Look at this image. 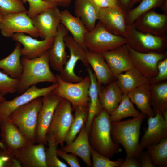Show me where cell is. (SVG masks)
Listing matches in <instances>:
<instances>
[{
	"label": "cell",
	"instance_id": "obj_1",
	"mask_svg": "<svg viewBox=\"0 0 167 167\" xmlns=\"http://www.w3.org/2000/svg\"><path fill=\"white\" fill-rule=\"evenodd\" d=\"M111 131L109 115L103 109L93 119L89 132V138L91 147L109 158L122 151L119 144L113 141Z\"/></svg>",
	"mask_w": 167,
	"mask_h": 167
},
{
	"label": "cell",
	"instance_id": "obj_2",
	"mask_svg": "<svg viewBox=\"0 0 167 167\" xmlns=\"http://www.w3.org/2000/svg\"><path fill=\"white\" fill-rule=\"evenodd\" d=\"M23 71L19 79L18 93H22L31 86L41 82H57L50 68L48 51L42 55L29 59L21 58Z\"/></svg>",
	"mask_w": 167,
	"mask_h": 167
},
{
	"label": "cell",
	"instance_id": "obj_3",
	"mask_svg": "<svg viewBox=\"0 0 167 167\" xmlns=\"http://www.w3.org/2000/svg\"><path fill=\"white\" fill-rule=\"evenodd\" d=\"M145 116L141 113L131 119L111 122L112 139L115 143L122 146L127 156L139 158L141 153L139 139L141 124Z\"/></svg>",
	"mask_w": 167,
	"mask_h": 167
},
{
	"label": "cell",
	"instance_id": "obj_4",
	"mask_svg": "<svg viewBox=\"0 0 167 167\" xmlns=\"http://www.w3.org/2000/svg\"><path fill=\"white\" fill-rule=\"evenodd\" d=\"M42 98H36L14 110L8 117L31 142L35 143L36 131Z\"/></svg>",
	"mask_w": 167,
	"mask_h": 167
},
{
	"label": "cell",
	"instance_id": "obj_5",
	"mask_svg": "<svg viewBox=\"0 0 167 167\" xmlns=\"http://www.w3.org/2000/svg\"><path fill=\"white\" fill-rule=\"evenodd\" d=\"M72 108L67 100L62 98L55 109L48 129L47 139L58 146H63L70 131L73 119Z\"/></svg>",
	"mask_w": 167,
	"mask_h": 167
},
{
	"label": "cell",
	"instance_id": "obj_6",
	"mask_svg": "<svg viewBox=\"0 0 167 167\" xmlns=\"http://www.w3.org/2000/svg\"><path fill=\"white\" fill-rule=\"evenodd\" d=\"M84 41L87 49L100 53L114 49L127 43V39L111 33L100 22L92 30L86 33Z\"/></svg>",
	"mask_w": 167,
	"mask_h": 167
},
{
	"label": "cell",
	"instance_id": "obj_7",
	"mask_svg": "<svg viewBox=\"0 0 167 167\" xmlns=\"http://www.w3.org/2000/svg\"><path fill=\"white\" fill-rule=\"evenodd\" d=\"M56 76L58 85L52 92L53 93L68 101L73 110L79 106H88L90 80L88 75L81 81L72 83L63 80L58 74Z\"/></svg>",
	"mask_w": 167,
	"mask_h": 167
},
{
	"label": "cell",
	"instance_id": "obj_8",
	"mask_svg": "<svg viewBox=\"0 0 167 167\" xmlns=\"http://www.w3.org/2000/svg\"><path fill=\"white\" fill-rule=\"evenodd\" d=\"M66 47L70 51V57L62 70L58 74L63 80L70 83H77L83 78L77 75L75 69L77 62L80 61L87 68L90 67L88 62L85 49L77 42L72 36L67 35L64 38Z\"/></svg>",
	"mask_w": 167,
	"mask_h": 167
},
{
	"label": "cell",
	"instance_id": "obj_9",
	"mask_svg": "<svg viewBox=\"0 0 167 167\" xmlns=\"http://www.w3.org/2000/svg\"><path fill=\"white\" fill-rule=\"evenodd\" d=\"M0 31L7 37H11L16 33H27L34 38L39 36V31L28 15L27 11L3 16L0 23Z\"/></svg>",
	"mask_w": 167,
	"mask_h": 167
},
{
	"label": "cell",
	"instance_id": "obj_10",
	"mask_svg": "<svg viewBox=\"0 0 167 167\" xmlns=\"http://www.w3.org/2000/svg\"><path fill=\"white\" fill-rule=\"evenodd\" d=\"M62 98L52 92L42 98L41 107L38 113L36 131L35 142L47 143V135L58 104Z\"/></svg>",
	"mask_w": 167,
	"mask_h": 167
},
{
	"label": "cell",
	"instance_id": "obj_11",
	"mask_svg": "<svg viewBox=\"0 0 167 167\" xmlns=\"http://www.w3.org/2000/svg\"><path fill=\"white\" fill-rule=\"evenodd\" d=\"M56 83L42 88L36 85L32 86L20 95L10 101H3L0 104V124L5 118L18 107L24 105L35 99L43 96L52 92L58 86Z\"/></svg>",
	"mask_w": 167,
	"mask_h": 167
},
{
	"label": "cell",
	"instance_id": "obj_12",
	"mask_svg": "<svg viewBox=\"0 0 167 167\" xmlns=\"http://www.w3.org/2000/svg\"><path fill=\"white\" fill-rule=\"evenodd\" d=\"M134 67L150 79L157 74L158 62L166 58L164 54L155 52L148 53L137 51L126 44Z\"/></svg>",
	"mask_w": 167,
	"mask_h": 167
},
{
	"label": "cell",
	"instance_id": "obj_13",
	"mask_svg": "<svg viewBox=\"0 0 167 167\" xmlns=\"http://www.w3.org/2000/svg\"><path fill=\"white\" fill-rule=\"evenodd\" d=\"M61 11L57 7H53L31 18L33 25L43 39L54 38L61 23Z\"/></svg>",
	"mask_w": 167,
	"mask_h": 167
},
{
	"label": "cell",
	"instance_id": "obj_14",
	"mask_svg": "<svg viewBox=\"0 0 167 167\" xmlns=\"http://www.w3.org/2000/svg\"><path fill=\"white\" fill-rule=\"evenodd\" d=\"M45 145L30 142L12 153L21 167H47Z\"/></svg>",
	"mask_w": 167,
	"mask_h": 167
},
{
	"label": "cell",
	"instance_id": "obj_15",
	"mask_svg": "<svg viewBox=\"0 0 167 167\" xmlns=\"http://www.w3.org/2000/svg\"><path fill=\"white\" fill-rule=\"evenodd\" d=\"M12 39L22 44V56L31 59L39 57L47 52L52 46L54 38L38 40L23 33H16L11 37Z\"/></svg>",
	"mask_w": 167,
	"mask_h": 167
},
{
	"label": "cell",
	"instance_id": "obj_16",
	"mask_svg": "<svg viewBox=\"0 0 167 167\" xmlns=\"http://www.w3.org/2000/svg\"><path fill=\"white\" fill-rule=\"evenodd\" d=\"M0 130V141L11 152L31 142L9 117L1 123Z\"/></svg>",
	"mask_w": 167,
	"mask_h": 167
},
{
	"label": "cell",
	"instance_id": "obj_17",
	"mask_svg": "<svg viewBox=\"0 0 167 167\" xmlns=\"http://www.w3.org/2000/svg\"><path fill=\"white\" fill-rule=\"evenodd\" d=\"M98 20L111 33L126 36L124 12L119 6L100 8Z\"/></svg>",
	"mask_w": 167,
	"mask_h": 167
},
{
	"label": "cell",
	"instance_id": "obj_18",
	"mask_svg": "<svg viewBox=\"0 0 167 167\" xmlns=\"http://www.w3.org/2000/svg\"><path fill=\"white\" fill-rule=\"evenodd\" d=\"M68 31L62 24L59 25L57 34L54 38L53 45L48 50L50 65L54 70L60 72L67 60L64 41Z\"/></svg>",
	"mask_w": 167,
	"mask_h": 167
},
{
	"label": "cell",
	"instance_id": "obj_19",
	"mask_svg": "<svg viewBox=\"0 0 167 167\" xmlns=\"http://www.w3.org/2000/svg\"><path fill=\"white\" fill-rule=\"evenodd\" d=\"M148 127L139 143L142 152L148 145L155 144L167 138V120L162 114L157 113L155 116L148 117Z\"/></svg>",
	"mask_w": 167,
	"mask_h": 167
},
{
	"label": "cell",
	"instance_id": "obj_20",
	"mask_svg": "<svg viewBox=\"0 0 167 167\" xmlns=\"http://www.w3.org/2000/svg\"><path fill=\"white\" fill-rule=\"evenodd\" d=\"M126 44L102 53L115 79L119 74L134 67Z\"/></svg>",
	"mask_w": 167,
	"mask_h": 167
},
{
	"label": "cell",
	"instance_id": "obj_21",
	"mask_svg": "<svg viewBox=\"0 0 167 167\" xmlns=\"http://www.w3.org/2000/svg\"><path fill=\"white\" fill-rule=\"evenodd\" d=\"M85 125L75 139L60 149L79 156L88 167H92L91 160L92 147L89 140V133Z\"/></svg>",
	"mask_w": 167,
	"mask_h": 167
},
{
	"label": "cell",
	"instance_id": "obj_22",
	"mask_svg": "<svg viewBox=\"0 0 167 167\" xmlns=\"http://www.w3.org/2000/svg\"><path fill=\"white\" fill-rule=\"evenodd\" d=\"M86 55L88 62L100 85L105 86L115 79L102 53L86 49Z\"/></svg>",
	"mask_w": 167,
	"mask_h": 167
},
{
	"label": "cell",
	"instance_id": "obj_23",
	"mask_svg": "<svg viewBox=\"0 0 167 167\" xmlns=\"http://www.w3.org/2000/svg\"><path fill=\"white\" fill-rule=\"evenodd\" d=\"M100 8L92 0H75V14L80 18L88 32L95 27L98 20Z\"/></svg>",
	"mask_w": 167,
	"mask_h": 167
},
{
	"label": "cell",
	"instance_id": "obj_24",
	"mask_svg": "<svg viewBox=\"0 0 167 167\" xmlns=\"http://www.w3.org/2000/svg\"><path fill=\"white\" fill-rule=\"evenodd\" d=\"M87 71L90 80L89 89L88 115L85 123V127L89 132L94 117L103 109L99 99V93L102 88L98 83L95 75L90 67L87 68Z\"/></svg>",
	"mask_w": 167,
	"mask_h": 167
},
{
	"label": "cell",
	"instance_id": "obj_25",
	"mask_svg": "<svg viewBox=\"0 0 167 167\" xmlns=\"http://www.w3.org/2000/svg\"><path fill=\"white\" fill-rule=\"evenodd\" d=\"M122 93L116 79L101 88L99 99L103 109L110 115L121 102Z\"/></svg>",
	"mask_w": 167,
	"mask_h": 167
},
{
	"label": "cell",
	"instance_id": "obj_26",
	"mask_svg": "<svg viewBox=\"0 0 167 167\" xmlns=\"http://www.w3.org/2000/svg\"><path fill=\"white\" fill-rule=\"evenodd\" d=\"M132 32L135 39L127 44L134 49L142 52L148 53L161 50L163 42L161 38L149 33L139 32L135 28Z\"/></svg>",
	"mask_w": 167,
	"mask_h": 167
},
{
	"label": "cell",
	"instance_id": "obj_27",
	"mask_svg": "<svg viewBox=\"0 0 167 167\" xmlns=\"http://www.w3.org/2000/svg\"><path fill=\"white\" fill-rule=\"evenodd\" d=\"M131 101L136 106L141 113L148 117L154 116L150 103L151 91L150 84L141 85L127 93Z\"/></svg>",
	"mask_w": 167,
	"mask_h": 167
},
{
	"label": "cell",
	"instance_id": "obj_28",
	"mask_svg": "<svg viewBox=\"0 0 167 167\" xmlns=\"http://www.w3.org/2000/svg\"><path fill=\"white\" fill-rule=\"evenodd\" d=\"M60 20L61 23L70 32L74 39L85 49H87L84 40L88 31L80 18L65 10L61 11Z\"/></svg>",
	"mask_w": 167,
	"mask_h": 167
},
{
	"label": "cell",
	"instance_id": "obj_29",
	"mask_svg": "<svg viewBox=\"0 0 167 167\" xmlns=\"http://www.w3.org/2000/svg\"><path fill=\"white\" fill-rule=\"evenodd\" d=\"M116 80L123 94L141 85L150 83V79L135 67L119 74Z\"/></svg>",
	"mask_w": 167,
	"mask_h": 167
},
{
	"label": "cell",
	"instance_id": "obj_30",
	"mask_svg": "<svg viewBox=\"0 0 167 167\" xmlns=\"http://www.w3.org/2000/svg\"><path fill=\"white\" fill-rule=\"evenodd\" d=\"M21 44L17 42L14 49L8 56L0 60V68L12 78L19 79L22 74Z\"/></svg>",
	"mask_w": 167,
	"mask_h": 167
},
{
	"label": "cell",
	"instance_id": "obj_31",
	"mask_svg": "<svg viewBox=\"0 0 167 167\" xmlns=\"http://www.w3.org/2000/svg\"><path fill=\"white\" fill-rule=\"evenodd\" d=\"M150 105L156 114H162L167 109V82L150 84Z\"/></svg>",
	"mask_w": 167,
	"mask_h": 167
},
{
	"label": "cell",
	"instance_id": "obj_32",
	"mask_svg": "<svg viewBox=\"0 0 167 167\" xmlns=\"http://www.w3.org/2000/svg\"><path fill=\"white\" fill-rule=\"evenodd\" d=\"M127 93L123 94L118 106L109 115L111 122L120 121L123 118L130 117L133 118L139 116L141 112L136 109Z\"/></svg>",
	"mask_w": 167,
	"mask_h": 167
},
{
	"label": "cell",
	"instance_id": "obj_33",
	"mask_svg": "<svg viewBox=\"0 0 167 167\" xmlns=\"http://www.w3.org/2000/svg\"><path fill=\"white\" fill-rule=\"evenodd\" d=\"M74 110L75 113L71 127L65 142L66 144L72 142L85 124L88 115V107L79 106Z\"/></svg>",
	"mask_w": 167,
	"mask_h": 167
},
{
	"label": "cell",
	"instance_id": "obj_34",
	"mask_svg": "<svg viewBox=\"0 0 167 167\" xmlns=\"http://www.w3.org/2000/svg\"><path fill=\"white\" fill-rule=\"evenodd\" d=\"M155 167L167 166V138L145 148Z\"/></svg>",
	"mask_w": 167,
	"mask_h": 167
},
{
	"label": "cell",
	"instance_id": "obj_35",
	"mask_svg": "<svg viewBox=\"0 0 167 167\" xmlns=\"http://www.w3.org/2000/svg\"><path fill=\"white\" fill-rule=\"evenodd\" d=\"M165 0H142L136 7L131 10L128 15L129 22L131 23L140 16L151 9L159 6L164 3Z\"/></svg>",
	"mask_w": 167,
	"mask_h": 167
},
{
	"label": "cell",
	"instance_id": "obj_36",
	"mask_svg": "<svg viewBox=\"0 0 167 167\" xmlns=\"http://www.w3.org/2000/svg\"><path fill=\"white\" fill-rule=\"evenodd\" d=\"M0 11L4 16L27 11L22 0H0Z\"/></svg>",
	"mask_w": 167,
	"mask_h": 167
},
{
	"label": "cell",
	"instance_id": "obj_37",
	"mask_svg": "<svg viewBox=\"0 0 167 167\" xmlns=\"http://www.w3.org/2000/svg\"><path fill=\"white\" fill-rule=\"evenodd\" d=\"M48 148L45 151L47 167H67V165L58 157L56 151L58 146L52 140H47Z\"/></svg>",
	"mask_w": 167,
	"mask_h": 167
},
{
	"label": "cell",
	"instance_id": "obj_38",
	"mask_svg": "<svg viewBox=\"0 0 167 167\" xmlns=\"http://www.w3.org/2000/svg\"><path fill=\"white\" fill-rule=\"evenodd\" d=\"M18 82L19 79L12 78L0 71V92L3 95L16 92Z\"/></svg>",
	"mask_w": 167,
	"mask_h": 167
},
{
	"label": "cell",
	"instance_id": "obj_39",
	"mask_svg": "<svg viewBox=\"0 0 167 167\" xmlns=\"http://www.w3.org/2000/svg\"><path fill=\"white\" fill-rule=\"evenodd\" d=\"M91 156L93 167H120L124 160L122 159L114 161L100 154L92 148Z\"/></svg>",
	"mask_w": 167,
	"mask_h": 167
},
{
	"label": "cell",
	"instance_id": "obj_40",
	"mask_svg": "<svg viewBox=\"0 0 167 167\" xmlns=\"http://www.w3.org/2000/svg\"><path fill=\"white\" fill-rule=\"evenodd\" d=\"M22 0L24 3H28L29 8L27 11V14L31 18L46 10L58 6L55 4L48 2L44 0Z\"/></svg>",
	"mask_w": 167,
	"mask_h": 167
},
{
	"label": "cell",
	"instance_id": "obj_41",
	"mask_svg": "<svg viewBox=\"0 0 167 167\" xmlns=\"http://www.w3.org/2000/svg\"><path fill=\"white\" fill-rule=\"evenodd\" d=\"M167 21L165 15L154 12L147 13L144 16L143 22L144 24L149 28L158 29L162 28Z\"/></svg>",
	"mask_w": 167,
	"mask_h": 167
},
{
	"label": "cell",
	"instance_id": "obj_42",
	"mask_svg": "<svg viewBox=\"0 0 167 167\" xmlns=\"http://www.w3.org/2000/svg\"><path fill=\"white\" fill-rule=\"evenodd\" d=\"M0 167H21L12 152L0 147Z\"/></svg>",
	"mask_w": 167,
	"mask_h": 167
},
{
	"label": "cell",
	"instance_id": "obj_43",
	"mask_svg": "<svg viewBox=\"0 0 167 167\" xmlns=\"http://www.w3.org/2000/svg\"><path fill=\"white\" fill-rule=\"evenodd\" d=\"M158 73L154 77L150 79V83H156L167 79V58L160 61L157 65Z\"/></svg>",
	"mask_w": 167,
	"mask_h": 167
},
{
	"label": "cell",
	"instance_id": "obj_44",
	"mask_svg": "<svg viewBox=\"0 0 167 167\" xmlns=\"http://www.w3.org/2000/svg\"><path fill=\"white\" fill-rule=\"evenodd\" d=\"M57 154L58 156L65 160L71 167H80L79 160L75 155L66 152L60 149H57Z\"/></svg>",
	"mask_w": 167,
	"mask_h": 167
},
{
	"label": "cell",
	"instance_id": "obj_45",
	"mask_svg": "<svg viewBox=\"0 0 167 167\" xmlns=\"http://www.w3.org/2000/svg\"><path fill=\"white\" fill-rule=\"evenodd\" d=\"M120 167H140L139 161L137 158L126 156Z\"/></svg>",
	"mask_w": 167,
	"mask_h": 167
},
{
	"label": "cell",
	"instance_id": "obj_46",
	"mask_svg": "<svg viewBox=\"0 0 167 167\" xmlns=\"http://www.w3.org/2000/svg\"><path fill=\"white\" fill-rule=\"evenodd\" d=\"M139 157L140 167H155L152 163L151 157L147 152L140 154Z\"/></svg>",
	"mask_w": 167,
	"mask_h": 167
},
{
	"label": "cell",
	"instance_id": "obj_47",
	"mask_svg": "<svg viewBox=\"0 0 167 167\" xmlns=\"http://www.w3.org/2000/svg\"><path fill=\"white\" fill-rule=\"evenodd\" d=\"M50 3L55 4L57 6H59L63 7L68 6L71 2L72 0H44Z\"/></svg>",
	"mask_w": 167,
	"mask_h": 167
},
{
	"label": "cell",
	"instance_id": "obj_48",
	"mask_svg": "<svg viewBox=\"0 0 167 167\" xmlns=\"http://www.w3.org/2000/svg\"><path fill=\"white\" fill-rule=\"evenodd\" d=\"M92 0L100 8H103L109 7V4L106 0Z\"/></svg>",
	"mask_w": 167,
	"mask_h": 167
},
{
	"label": "cell",
	"instance_id": "obj_49",
	"mask_svg": "<svg viewBox=\"0 0 167 167\" xmlns=\"http://www.w3.org/2000/svg\"><path fill=\"white\" fill-rule=\"evenodd\" d=\"M108 2L109 7H116L119 6L118 5L117 0H106Z\"/></svg>",
	"mask_w": 167,
	"mask_h": 167
},
{
	"label": "cell",
	"instance_id": "obj_50",
	"mask_svg": "<svg viewBox=\"0 0 167 167\" xmlns=\"http://www.w3.org/2000/svg\"><path fill=\"white\" fill-rule=\"evenodd\" d=\"M122 4L125 6H128L131 3V0H119Z\"/></svg>",
	"mask_w": 167,
	"mask_h": 167
},
{
	"label": "cell",
	"instance_id": "obj_51",
	"mask_svg": "<svg viewBox=\"0 0 167 167\" xmlns=\"http://www.w3.org/2000/svg\"><path fill=\"white\" fill-rule=\"evenodd\" d=\"M162 115L164 118L167 120V109H165L162 113Z\"/></svg>",
	"mask_w": 167,
	"mask_h": 167
},
{
	"label": "cell",
	"instance_id": "obj_52",
	"mask_svg": "<svg viewBox=\"0 0 167 167\" xmlns=\"http://www.w3.org/2000/svg\"><path fill=\"white\" fill-rule=\"evenodd\" d=\"M5 100L6 99L4 97V96L0 92V104L2 102Z\"/></svg>",
	"mask_w": 167,
	"mask_h": 167
},
{
	"label": "cell",
	"instance_id": "obj_53",
	"mask_svg": "<svg viewBox=\"0 0 167 167\" xmlns=\"http://www.w3.org/2000/svg\"><path fill=\"white\" fill-rule=\"evenodd\" d=\"M142 0H132L131 1V4H134L141 1Z\"/></svg>",
	"mask_w": 167,
	"mask_h": 167
},
{
	"label": "cell",
	"instance_id": "obj_54",
	"mask_svg": "<svg viewBox=\"0 0 167 167\" xmlns=\"http://www.w3.org/2000/svg\"><path fill=\"white\" fill-rule=\"evenodd\" d=\"M0 147L6 148L2 143L0 141Z\"/></svg>",
	"mask_w": 167,
	"mask_h": 167
},
{
	"label": "cell",
	"instance_id": "obj_55",
	"mask_svg": "<svg viewBox=\"0 0 167 167\" xmlns=\"http://www.w3.org/2000/svg\"><path fill=\"white\" fill-rule=\"evenodd\" d=\"M3 15H2L1 13V11H0V23L2 21V18H3Z\"/></svg>",
	"mask_w": 167,
	"mask_h": 167
}]
</instances>
